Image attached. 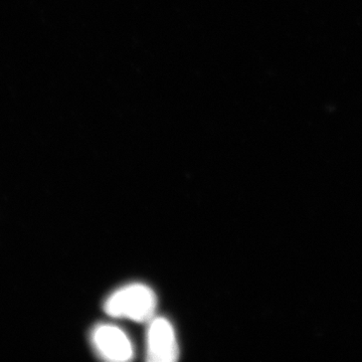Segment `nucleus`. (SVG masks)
I'll return each instance as SVG.
<instances>
[{
	"label": "nucleus",
	"mask_w": 362,
	"mask_h": 362,
	"mask_svg": "<svg viewBox=\"0 0 362 362\" xmlns=\"http://www.w3.org/2000/svg\"><path fill=\"white\" fill-rule=\"evenodd\" d=\"M156 309V294L143 284L125 286L114 292L105 303V311L109 315L137 322L151 320Z\"/></svg>",
	"instance_id": "obj_1"
},
{
	"label": "nucleus",
	"mask_w": 362,
	"mask_h": 362,
	"mask_svg": "<svg viewBox=\"0 0 362 362\" xmlns=\"http://www.w3.org/2000/svg\"><path fill=\"white\" fill-rule=\"evenodd\" d=\"M93 346L106 361H128L133 357V346L122 329L110 324L97 326L92 332Z\"/></svg>",
	"instance_id": "obj_2"
},
{
	"label": "nucleus",
	"mask_w": 362,
	"mask_h": 362,
	"mask_svg": "<svg viewBox=\"0 0 362 362\" xmlns=\"http://www.w3.org/2000/svg\"><path fill=\"white\" fill-rule=\"evenodd\" d=\"M180 351L173 325L165 318H156L150 323L147 334V359L151 362L177 361Z\"/></svg>",
	"instance_id": "obj_3"
}]
</instances>
